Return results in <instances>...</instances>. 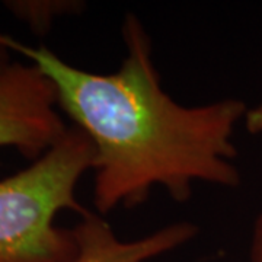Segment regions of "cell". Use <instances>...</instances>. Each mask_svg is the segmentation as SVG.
Listing matches in <instances>:
<instances>
[{
	"mask_svg": "<svg viewBox=\"0 0 262 262\" xmlns=\"http://www.w3.org/2000/svg\"><path fill=\"white\" fill-rule=\"evenodd\" d=\"M92 166V141L73 125L31 166L0 181V262L75 261V230L57 227L54 217L61 210L88 213L76 188Z\"/></svg>",
	"mask_w": 262,
	"mask_h": 262,
	"instance_id": "7a4b0ae2",
	"label": "cell"
},
{
	"mask_svg": "<svg viewBox=\"0 0 262 262\" xmlns=\"http://www.w3.org/2000/svg\"><path fill=\"white\" fill-rule=\"evenodd\" d=\"M244 122L251 134H262V101L256 106L248 110Z\"/></svg>",
	"mask_w": 262,
	"mask_h": 262,
	"instance_id": "52a82bcc",
	"label": "cell"
},
{
	"mask_svg": "<svg viewBox=\"0 0 262 262\" xmlns=\"http://www.w3.org/2000/svg\"><path fill=\"white\" fill-rule=\"evenodd\" d=\"M249 262H262V208L253 223L251 249H249Z\"/></svg>",
	"mask_w": 262,
	"mask_h": 262,
	"instance_id": "8992f818",
	"label": "cell"
},
{
	"mask_svg": "<svg viewBox=\"0 0 262 262\" xmlns=\"http://www.w3.org/2000/svg\"><path fill=\"white\" fill-rule=\"evenodd\" d=\"M53 82L34 64H8L0 72V147H15L37 160L63 137Z\"/></svg>",
	"mask_w": 262,
	"mask_h": 262,
	"instance_id": "3957f363",
	"label": "cell"
},
{
	"mask_svg": "<svg viewBox=\"0 0 262 262\" xmlns=\"http://www.w3.org/2000/svg\"><path fill=\"white\" fill-rule=\"evenodd\" d=\"M6 66H8V63H6V48L0 46V72H2Z\"/></svg>",
	"mask_w": 262,
	"mask_h": 262,
	"instance_id": "ba28073f",
	"label": "cell"
},
{
	"mask_svg": "<svg viewBox=\"0 0 262 262\" xmlns=\"http://www.w3.org/2000/svg\"><path fill=\"white\" fill-rule=\"evenodd\" d=\"M6 8L19 19L27 22L35 32L47 31L58 15L73 9V2H6Z\"/></svg>",
	"mask_w": 262,
	"mask_h": 262,
	"instance_id": "5b68a950",
	"label": "cell"
},
{
	"mask_svg": "<svg viewBox=\"0 0 262 262\" xmlns=\"http://www.w3.org/2000/svg\"><path fill=\"white\" fill-rule=\"evenodd\" d=\"M122 39L121 67L92 73L47 47L0 34L2 47L24 54L53 82L58 106L92 141L96 211L140 206L153 188L185 203L198 182L237 187L233 134L249 108L234 98L181 105L162 89L151 41L137 16L124 19Z\"/></svg>",
	"mask_w": 262,
	"mask_h": 262,
	"instance_id": "6da1fadb",
	"label": "cell"
},
{
	"mask_svg": "<svg viewBox=\"0 0 262 262\" xmlns=\"http://www.w3.org/2000/svg\"><path fill=\"white\" fill-rule=\"evenodd\" d=\"M79 253L73 262H149L189 242L198 226L179 222L134 241H122L101 215L84 213L73 227Z\"/></svg>",
	"mask_w": 262,
	"mask_h": 262,
	"instance_id": "277c9868",
	"label": "cell"
}]
</instances>
